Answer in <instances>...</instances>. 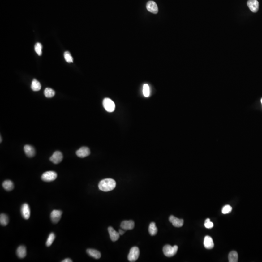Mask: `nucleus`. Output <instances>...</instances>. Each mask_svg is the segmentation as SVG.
Here are the masks:
<instances>
[{
	"instance_id": "obj_1",
	"label": "nucleus",
	"mask_w": 262,
	"mask_h": 262,
	"mask_svg": "<svg viewBox=\"0 0 262 262\" xmlns=\"http://www.w3.org/2000/svg\"><path fill=\"white\" fill-rule=\"evenodd\" d=\"M99 188L104 192H108L113 190L116 187V182L110 178L101 180L99 183Z\"/></svg>"
},
{
	"instance_id": "obj_2",
	"label": "nucleus",
	"mask_w": 262,
	"mask_h": 262,
	"mask_svg": "<svg viewBox=\"0 0 262 262\" xmlns=\"http://www.w3.org/2000/svg\"><path fill=\"white\" fill-rule=\"evenodd\" d=\"M178 250V247L177 246L175 245L172 247L170 245H166L164 247L163 251L165 256L170 257L176 254Z\"/></svg>"
},
{
	"instance_id": "obj_3",
	"label": "nucleus",
	"mask_w": 262,
	"mask_h": 262,
	"mask_svg": "<svg viewBox=\"0 0 262 262\" xmlns=\"http://www.w3.org/2000/svg\"><path fill=\"white\" fill-rule=\"evenodd\" d=\"M140 256V250L137 247H134L130 250V252L128 256V259L130 262H135L139 258Z\"/></svg>"
},
{
	"instance_id": "obj_4",
	"label": "nucleus",
	"mask_w": 262,
	"mask_h": 262,
	"mask_svg": "<svg viewBox=\"0 0 262 262\" xmlns=\"http://www.w3.org/2000/svg\"><path fill=\"white\" fill-rule=\"evenodd\" d=\"M57 177L58 175L56 172L53 171H48L43 173L41 176V179L43 181L50 182L55 180Z\"/></svg>"
},
{
	"instance_id": "obj_5",
	"label": "nucleus",
	"mask_w": 262,
	"mask_h": 262,
	"mask_svg": "<svg viewBox=\"0 0 262 262\" xmlns=\"http://www.w3.org/2000/svg\"><path fill=\"white\" fill-rule=\"evenodd\" d=\"M102 104L106 111H107L108 112H113L115 110L116 105L114 101L111 99L105 98L103 100Z\"/></svg>"
},
{
	"instance_id": "obj_6",
	"label": "nucleus",
	"mask_w": 262,
	"mask_h": 262,
	"mask_svg": "<svg viewBox=\"0 0 262 262\" xmlns=\"http://www.w3.org/2000/svg\"><path fill=\"white\" fill-rule=\"evenodd\" d=\"M63 158V154L61 152L59 151H56L50 157L49 160L53 162V163L58 164L62 161Z\"/></svg>"
},
{
	"instance_id": "obj_7",
	"label": "nucleus",
	"mask_w": 262,
	"mask_h": 262,
	"mask_svg": "<svg viewBox=\"0 0 262 262\" xmlns=\"http://www.w3.org/2000/svg\"><path fill=\"white\" fill-rule=\"evenodd\" d=\"M62 212L60 210H54L51 214V218L54 223H58L61 219Z\"/></svg>"
},
{
	"instance_id": "obj_8",
	"label": "nucleus",
	"mask_w": 262,
	"mask_h": 262,
	"mask_svg": "<svg viewBox=\"0 0 262 262\" xmlns=\"http://www.w3.org/2000/svg\"><path fill=\"white\" fill-rule=\"evenodd\" d=\"M169 221L172 223L173 226L175 227H181L183 226V219H179L174 216H170L169 217Z\"/></svg>"
},
{
	"instance_id": "obj_9",
	"label": "nucleus",
	"mask_w": 262,
	"mask_h": 262,
	"mask_svg": "<svg viewBox=\"0 0 262 262\" xmlns=\"http://www.w3.org/2000/svg\"><path fill=\"white\" fill-rule=\"evenodd\" d=\"M76 153L77 157H79L84 158L88 157L90 154V151L88 148L83 147L79 148V150H77Z\"/></svg>"
},
{
	"instance_id": "obj_10",
	"label": "nucleus",
	"mask_w": 262,
	"mask_h": 262,
	"mask_svg": "<svg viewBox=\"0 0 262 262\" xmlns=\"http://www.w3.org/2000/svg\"><path fill=\"white\" fill-rule=\"evenodd\" d=\"M21 213L24 219H28L30 217V209L29 206L27 204H24L21 207Z\"/></svg>"
},
{
	"instance_id": "obj_11",
	"label": "nucleus",
	"mask_w": 262,
	"mask_h": 262,
	"mask_svg": "<svg viewBox=\"0 0 262 262\" xmlns=\"http://www.w3.org/2000/svg\"><path fill=\"white\" fill-rule=\"evenodd\" d=\"M247 5L252 12H257L259 9V2L257 0H249Z\"/></svg>"
},
{
	"instance_id": "obj_12",
	"label": "nucleus",
	"mask_w": 262,
	"mask_h": 262,
	"mask_svg": "<svg viewBox=\"0 0 262 262\" xmlns=\"http://www.w3.org/2000/svg\"><path fill=\"white\" fill-rule=\"evenodd\" d=\"M146 7L147 10L153 14H157L158 12L157 5L154 1H148L147 3Z\"/></svg>"
},
{
	"instance_id": "obj_13",
	"label": "nucleus",
	"mask_w": 262,
	"mask_h": 262,
	"mask_svg": "<svg viewBox=\"0 0 262 262\" xmlns=\"http://www.w3.org/2000/svg\"><path fill=\"white\" fill-rule=\"evenodd\" d=\"M135 227V223L133 221H123L121 224L120 227L124 230H130L134 229Z\"/></svg>"
},
{
	"instance_id": "obj_14",
	"label": "nucleus",
	"mask_w": 262,
	"mask_h": 262,
	"mask_svg": "<svg viewBox=\"0 0 262 262\" xmlns=\"http://www.w3.org/2000/svg\"><path fill=\"white\" fill-rule=\"evenodd\" d=\"M108 233H109V235L111 239L113 242H115L116 241H117L119 238V233H118L116 232L113 228L112 227H109L108 228Z\"/></svg>"
},
{
	"instance_id": "obj_15",
	"label": "nucleus",
	"mask_w": 262,
	"mask_h": 262,
	"mask_svg": "<svg viewBox=\"0 0 262 262\" xmlns=\"http://www.w3.org/2000/svg\"><path fill=\"white\" fill-rule=\"evenodd\" d=\"M24 151L25 153L29 157H33L35 156L36 153L35 148L30 145H25L24 147Z\"/></svg>"
},
{
	"instance_id": "obj_16",
	"label": "nucleus",
	"mask_w": 262,
	"mask_h": 262,
	"mask_svg": "<svg viewBox=\"0 0 262 262\" xmlns=\"http://www.w3.org/2000/svg\"><path fill=\"white\" fill-rule=\"evenodd\" d=\"M204 246L207 249H213L214 247L213 239L210 236H206L204 239Z\"/></svg>"
},
{
	"instance_id": "obj_17",
	"label": "nucleus",
	"mask_w": 262,
	"mask_h": 262,
	"mask_svg": "<svg viewBox=\"0 0 262 262\" xmlns=\"http://www.w3.org/2000/svg\"><path fill=\"white\" fill-rule=\"evenodd\" d=\"M87 252L90 256L93 257L95 259H100L101 257L100 252L97 250H94V249H88L87 250Z\"/></svg>"
},
{
	"instance_id": "obj_18",
	"label": "nucleus",
	"mask_w": 262,
	"mask_h": 262,
	"mask_svg": "<svg viewBox=\"0 0 262 262\" xmlns=\"http://www.w3.org/2000/svg\"><path fill=\"white\" fill-rule=\"evenodd\" d=\"M17 254L19 258H24L26 256V249L24 246L19 247L17 250Z\"/></svg>"
},
{
	"instance_id": "obj_19",
	"label": "nucleus",
	"mask_w": 262,
	"mask_h": 262,
	"mask_svg": "<svg viewBox=\"0 0 262 262\" xmlns=\"http://www.w3.org/2000/svg\"><path fill=\"white\" fill-rule=\"evenodd\" d=\"M2 187L3 188L7 191H11L14 187L13 183L10 180H6L3 182L2 183Z\"/></svg>"
},
{
	"instance_id": "obj_20",
	"label": "nucleus",
	"mask_w": 262,
	"mask_h": 262,
	"mask_svg": "<svg viewBox=\"0 0 262 262\" xmlns=\"http://www.w3.org/2000/svg\"><path fill=\"white\" fill-rule=\"evenodd\" d=\"M229 261L230 262H238V255L235 251H232L230 252L228 256Z\"/></svg>"
},
{
	"instance_id": "obj_21",
	"label": "nucleus",
	"mask_w": 262,
	"mask_h": 262,
	"mask_svg": "<svg viewBox=\"0 0 262 262\" xmlns=\"http://www.w3.org/2000/svg\"><path fill=\"white\" fill-rule=\"evenodd\" d=\"M41 83L36 79H33L32 82L31 88L33 91H38L41 90Z\"/></svg>"
},
{
	"instance_id": "obj_22",
	"label": "nucleus",
	"mask_w": 262,
	"mask_h": 262,
	"mask_svg": "<svg viewBox=\"0 0 262 262\" xmlns=\"http://www.w3.org/2000/svg\"><path fill=\"white\" fill-rule=\"evenodd\" d=\"M148 232L152 236H154V235L157 234L158 232V229L156 225H155V223L152 222L150 224L149 227H148Z\"/></svg>"
},
{
	"instance_id": "obj_23",
	"label": "nucleus",
	"mask_w": 262,
	"mask_h": 262,
	"mask_svg": "<svg viewBox=\"0 0 262 262\" xmlns=\"http://www.w3.org/2000/svg\"><path fill=\"white\" fill-rule=\"evenodd\" d=\"M9 222L8 216L6 214H1L0 215V223L2 226H6Z\"/></svg>"
},
{
	"instance_id": "obj_24",
	"label": "nucleus",
	"mask_w": 262,
	"mask_h": 262,
	"mask_svg": "<svg viewBox=\"0 0 262 262\" xmlns=\"http://www.w3.org/2000/svg\"><path fill=\"white\" fill-rule=\"evenodd\" d=\"M44 95L47 98H50L54 96L55 92L51 88H47L44 90Z\"/></svg>"
},
{
	"instance_id": "obj_25",
	"label": "nucleus",
	"mask_w": 262,
	"mask_h": 262,
	"mask_svg": "<svg viewBox=\"0 0 262 262\" xmlns=\"http://www.w3.org/2000/svg\"><path fill=\"white\" fill-rule=\"evenodd\" d=\"M55 235L54 234V233H51L49 234V236L47 240L46 243V245L47 246L49 247L50 246L52 245V244H53L54 241L55 239Z\"/></svg>"
},
{
	"instance_id": "obj_26",
	"label": "nucleus",
	"mask_w": 262,
	"mask_h": 262,
	"mask_svg": "<svg viewBox=\"0 0 262 262\" xmlns=\"http://www.w3.org/2000/svg\"><path fill=\"white\" fill-rule=\"evenodd\" d=\"M64 56L65 59L67 62L69 63H73V58H72V56L70 54V52H68V51L65 52Z\"/></svg>"
},
{
	"instance_id": "obj_27",
	"label": "nucleus",
	"mask_w": 262,
	"mask_h": 262,
	"mask_svg": "<svg viewBox=\"0 0 262 262\" xmlns=\"http://www.w3.org/2000/svg\"><path fill=\"white\" fill-rule=\"evenodd\" d=\"M143 93L144 96L148 97L150 95V87L148 84H144L143 88Z\"/></svg>"
},
{
	"instance_id": "obj_28",
	"label": "nucleus",
	"mask_w": 262,
	"mask_h": 262,
	"mask_svg": "<svg viewBox=\"0 0 262 262\" xmlns=\"http://www.w3.org/2000/svg\"><path fill=\"white\" fill-rule=\"evenodd\" d=\"M42 44L40 43H37L35 46V50L37 54H38L39 56H41L42 54Z\"/></svg>"
},
{
	"instance_id": "obj_29",
	"label": "nucleus",
	"mask_w": 262,
	"mask_h": 262,
	"mask_svg": "<svg viewBox=\"0 0 262 262\" xmlns=\"http://www.w3.org/2000/svg\"><path fill=\"white\" fill-rule=\"evenodd\" d=\"M232 210V207L229 205H226L223 207L222 210V213L223 214H229Z\"/></svg>"
},
{
	"instance_id": "obj_30",
	"label": "nucleus",
	"mask_w": 262,
	"mask_h": 262,
	"mask_svg": "<svg viewBox=\"0 0 262 262\" xmlns=\"http://www.w3.org/2000/svg\"><path fill=\"white\" fill-rule=\"evenodd\" d=\"M204 226L206 228L211 229L214 227V224H213V222H212L210 221H209L205 222Z\"/></svg>"
},
{
	"instance_id": "obj_31",
	"label": "nucleus",
	"mask_w": 262,
	"mask_h": 262,
	"mask_svg": "<svg viewBox=\"0 0 262 262\" xmlns=\"http://www.w3.org/2000/svg\"><path fill=\"white\" fill-rule=\"evenodd\" d=\"M62 262H72V260L71 259H70V258H66V259H64V260H63V261H62Z\"/></svg>"
},
{
	"instance_id": "obj_32",
	"label": "nucleus",
	"mask_w": 262,
	"mask_h": 262,
	"mask_svg": "<svg viewBox=\"0 0 262 262\" xmlns=\"http://www.w3.org/2000/svg\"><path fill=\"white\" fill-rule=\"evenodd\" d=\"M124 233H125V232H124V231H123L122 230H119V234L120 235H122L123 234H124Z\"/></svg>"
},
{
	"instance_id": "obj_33",
	"label": "nucleus",
	"mask_w": 262,
	"mask_h": 262,
	"mask_svg": "<svg viewBox=\"0 0 262 262\" xmlns=\"http://www.w3.org/2000/svg\"><path fill=\"white\" fill-rule=\"evenodd\" d=\"M209 221H210V219H209V218H207V219H206V220H205V222Z\"/></svg>"
},
{
	"instance_id": "obj_34",
	"label": "nucleus",
	"mask_w": 262,
	"mask_h": 262,
	"mask_svg": "<svg viewBox=\"0 0 262 262\" xmlns=\"http://www.w3.org/2000/svg\"><path fill=\"white\" fill-rule=\"evenodd\" d=\"M1 142H2V137H1Z\"/></svg>"
},
{
	"instance_id": "obj_35",
	"label": "nucleus",
	"mask_w": 262,
	"mask_h": 262,
	"mask_svg": "<svg viewBox=\"0 0 262 262\" xmlns=\"http://www.w3.org/2000/svg\"><path fill=\"white\" fill-rule=\"evenodd\" d=\"M261 102H262V99H261Z\"/></svg>"
}]
</instances>
